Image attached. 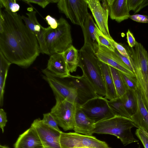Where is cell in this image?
Here are the masks:
<instances>
[{"label": "cell", "instance_id": "obj_10", "mask_svg": "<svg viewBox=\"0 0 148 148\" xmlns=\"http://www.w3.org/2000/svg\"><path fill=\"white\" fill-rule=\"evenodd\" d=\"M42 72L44 75L43 78L48 83L55 95L78 103L77 92L74 88L54 76L46 69L42 70Z\"/></svg>", "mask_w": 148, "mask_h": 148}, {"label": "cell", "instance_id": "obj_31", "mask_svg": "<svg viewBox=\"0 0 148 148\" xmlns=\"http://www.w3.org/2000/svg\"><path fill=\"white\" fill-rule=\"evenodd\" d=\"M3 7L13 13H16L20 8L16 0H0V9Z\"/></svg>", "mask_w": 148, "mask_h": 148}, {"label": "cell", "instance_id": "obj_7", "mask_svg": "<svg viewBox=\"0 0 148 148\" xmlns=\"http://www.w3.org/2000/svg\"><path fill=\"white\" fill-rule=\"evenodd\" d=\"M57 7L73 24L82 27L88 13L85 0H59Z\"/></svg>", "mask_w": 148, "mask_h": 148}, {"label": "cell", "instance_id": "obj_23", "mask_svg": "<svg viewBox=\"0 0 148 148\" xmlns=\"http://www.w3.org/2000/svg\"><path fill=\"white\" fill-rule=\"evenodd\" d=\"M11 64L0 51V106L3 105L5 83Z\"/></svg>", "mask_w": 148, "mask_h": 148}, {"label": "cell", "instance_id": "obj_9", "mask_svg": "<svg viewBox=\"0 0 148 148\" xmlns=\"http://www.w3.org/2000/svg\"><path fill=\"white\" fill-rule=\"evenodd\" d=\"M108 101L105 97L99 96L80 105V107L89 118L96 123L115 116Z\"/></svg>", "mask_w": 148, "mask_h": 148}, {"label": "cell", "instance_id": "obj_22", "mask_svg": "<svg viewBox=\"0 0 148 148\" xmlns=\"http://www.w3.org/2000/svg\"><path fill=\"white\" fill-rule=\"evenodd\" d=\"M95 23L89 13H88L82 27L84 38V43L90 44L94 52L97 48L98 44L95 36Z\"/></svg>", "mask_w": 148, "mask_h": 148}, {"label": "cell", "instance_id": "obj_14", "mask_svg": "<svg viewBox=\"0 0 148 148\" xmlns=\"http://www.w3.org/2000/svg\"><path fill=\"white\" fill-rule=\"evenodd\" d=\"M95 53L99 61L122 73L136 77L134 72L123 62L116 54L106 47L98 45Z\"/></svg>", "mask_w": 148, "mask_h": 148}, {"label": "cell", "instance_id": "obj_24", "mask_svg": "<svg viewBox=\"0 0 148 148\" xmlns=\"http://www.w3.org/2000/svg\"><path fill=\"white\" fill-rule=\"evenodd\" d=\"M62 53L70 72H76L79 63V50L72 45Z\"/></svg>", "mask_w": 148, "mask_h": 148}, {"label": "cell", "instance_id": "obj_33", "mask_svg": "<svg viewBox=\"0 0 148 148\" xmlns=\"http://www.w3.org/2000/svg\"><path fill=\"white\" fill-rule=\"evenodd\" d=\"M135 134L140 140L145 148H148V134L144 131L138 128L136 129Z\"/></svg>", "mask_w": 148, "mask_h": 148}, {"label": "cell", "instance_id": "obj_12", "mask_svg": "<svg viewBox=\"0 0 148 148\" xmlns=\"http://www.w3.org/2000/svg\"><path fill=\"white\" fill-rule=\"evenodd\" d=\"M31 125L36 128L43 148H61L60 141L61 131L45 125L40 118L34 120Z\"/></svg>", "mask_w": 148, "mask_h": 148}, {"label": "cell", "instance_id": "obj_5", "mask_svg": "<svg viewBox=\"0 0 148 148\" xmlns=\"http://www.w3.org/2000/svg\"><path fill=\"white\" fill-rule=\"evenodd\" d=\"M58 21L57 28L53 29L49 26L46 34V42L50 56L62 53L73 45L71 26L62 17Z\"/></svg>", "mask_w": 148, "mask_h": 148}, {"label": "cell", "instance_id": "obj_28", "mask_svg": "<svg viewBox=\"0 0 148 148\" xmlns=\"http://www.w3.org/2000/svg\"><path fill=\"white\" fill-rule=\"evenodd\" d=\"M95 36L98 45L104 46L114 52L115 47L111 39L105 36L100 31L96 24L95 28Z\"/></svg>", "mask_w": 148, "mask_h": 148}, {"label": "cell", "instance_id": "obj_32", "mask_svg": "<svg viewBox=\"0 0 148 148\" xmlns=\"http://www.w3.org/2000/svg\"><path fill=\"white\" fill-rule=\"evenodd\" d=\"M42 120L45 125L58 131H61L58 127L56 121L50 112L43 114V118Z\"/></svg>", "mask_w": 148, "mask_h": 148}, {"label": "cell", "instance_id": "obj_15", "mask_svg": "<svg viewBox=\"0 0 148 148\" xmlns=\"http://www.w3.org/2000/svg\"><path fill=\"white\" fill-rule=\"evenodd\" d=\"M68 84L76 90L78 103L82 105L89 100L99 96L93 88L83 75H71Z\"/></svg>", "mask_w": 148, "mask_h": 148}, {"label": "cell", "instance_id": "obj_16", "mask_svg": "<svg viewBox=\"0 0 148 148\" xmlns=\"http://www.w3.org/2000/svg\"><path fill=\"white\" fill-rule=\"evenodd\" d=\"M46 69L58 78H69L71 75L62 53L51 55Z\"/></svg>", "mask_w": 148, "mask_h": 148}, {"label": "cell", "instance_id": "obj_18", "mask_svg": "<svg viewBox=\"0 0 148 148\" xmlns=\"http://www.w3.org/2000/svg\"><path fill=\"white\" fill-rule=\"evenodd\" d=\"M110 18L118 23L128 19L130 15L127 0H107Z\"/></svg>", "mask_w": 148, "mask_h": 148}, {"label": "cell", "instance_id": "obj_4", "mask_svg": "<svg viewBox=\"0 0 148 148\" xmlns=\"http://www.w3.org/2000/svg\"><path fill=\"white\" fill-rule=\"evenodd\" d=\"M136 127L130 119L115 116L95 123L93 133L108 134L115 136L124 145L138 142L134 137L131 129Z\"/></svg>", "mask_w": 148, "mask_h": 148}, {"label": "cell", "instance_id": "obj_43", "mask_svg": "<svg viewBox=\"0 0 148 148\" xmlns=\"http://www.w3.org/2000/svg\"></svg>", "mask_w": 148, "mask_h": 148}, {"label": "cell", "instance_id": "obj_17", "mask_svg": "<svg viewBox=\"0 0 148 148\" xmlns=\"http://www.w3.org/2000/svg\"><path fill=\"white\" fill-rule=\"evenodd\" d=\"M95 122L89 118L84 112L78 104L76 112L74 127L75 132L91 136L93 133Z\"/></svg>", "mask_w": 148, "mask_h": 148}, {"label": "cell", "instance_id": "obj_11", "mask_svg": "<svg viewBox=\"0 0 148 148\" xmlns=\"http://www.w3.org/2000/svg\"><path fill=\"white\" fill-rule=\"evenodd\" d=\"M91 11L96 24L100 31L106 37L113 39L108 29V20L109 12L106 0H85Z\"/></svg>", "mask_w": 148, "mask_h": 148}, {"label": "cell", "instance_id": "obj_8", "mask_svg": "<svg viewBox=\"0 0 148 148\" xmlns=\"http://www.w3.org/2000/svg\"><path fill=\"white\" fill-rule=\"evenodd\" d=\"M61 148H75L86 147L90 148H111L104 141L90 136L76 132H62L60 138Z\"/></svg>", "mask_w": 148, "mask_h": 148}, {"label": "cell", "instance_id": "obj_1", "mask_svg": "<svg viewBox=\"0 0 148 148\" xmlns=\"http://www.w3.org/2000/svg\"><path fill=\"white\" fill-rule=\"evenodd\" d=\"M0 18L3 27L0 33V51L11 64L29 67L40 53L36 36L17 13L1 10Z\"/></svg>", "mask_w": 148, "mask_h": 148}, {"label": "cell", "instance_id": "obj_3", "mask_svg": "<svg viewBox=\"0 0 148 148\" xmlns=\"http://www.w3.org/2000/svg\"><path fill=\"white\" fill-rule=\"evenodd\" d=\"M125 47L142 99L148 112V53L142 44L136 41L134 48L127 46Z\"/></svg>", "mask_w": 148, "mask_h": 148}, {"label": "cell", "instance_id": "obj_36", "mask_svg": "<svg viewBox=\"0 0 148 148\" xmlns=\"http://www.w3.org/2000/svg\"><path fill=\"white\" fill-rule=\"evenodd\" d=\"M23 1L27 3L37 4L43 8H45L48 4L51 3V0H24Z\"/></svg>", "mask_w": 148, "mask_h": 148}, {"label": "cell", "instance_id": "obj_40", "mask_svg": "<svg viewBox=\"0 0 148 148\" xmlns=\"http://www.w3.org/2000/svg\"><path fill=\"white\" fill-rule=\"evenodd\" d=\"M114 52L120 58L123 62L133 71L132 66L129 58L120 54L116 48L115 49Z\"/></svg>", "mask_w": 148, "mask_h": 148}, {"label": "cell", "instance_id": "obj_13", "mask_svg": "<svg viewBox=\"0 0 148 148\" xmlns=\"http://www.w3.org/2000/svg\"><path fill=\"white\" fill-rule=\"evenodd\" d=\"M36 14V12L32 10L26 13L27 17L23 15L21 17L25 25L36 36L39 43L40 53L50 56L46 42V34L49 26L45 28L42 26L37 20Z\"/></svg>", "mask_w": 148, "mask_h": 148}, {"label": "cell", "instance_id": "obj_6", "mask_svg": "<svg viewBox=\"0 0 148 148\" xmlns=\"http://www.w3.org/2000/svg\"><path fill=\"white\" fill-rule=\"evenodd\" d=\"M55 96L56 103L51 109L50 113L58 125L64 131L73 130L75 114L79 103Z\"/></svg>", "mask_w": 148, "mask_h": 148}, {"label": "cell", "instance_id": "obj_21", "mask_svg": "<svg viewBox=\"0 0 148 148\" xmlns=\"http://www.w3.org/2000/svg\"><path fill=\"white\" fill-rule=\"evenodd\" d=\"M99 64L106 88L105 98L110 100L118 98L109 66L99 60Z\"/></svg>", "mask_w": 148, "mask_h": 148}, {"label": "cell", "instance_id": "obj_42", "mask_svg": "<svg viewBox=\"0 0 148 148\" xmlns=\"http://www.w3.org/2000/svg\"><path fill=\"white\" fill-rule=\"evenodd\" d=\"M75 148H90L88 147H77Z\"/></svg>", "mask_w": 148, "mask_h": 148}, {"label": "cell", "instance_id": "obj_29", "mask_svg": "<svg viewBox=\"0 0 148 148\" xmlns=\"http://www.w3.org/2000/svg\"><path fill=\"white\" fill-rule=\"evenodd\" d=\"M120 73L127 90L135 91L138 88L137 82L136 77L121 71Z\"/></svg>", "mask_w": 148, "mask_h": 148}, {"label": "cell", "instance_id": "obj_30", "mask_svg": "<svg viewBox=\"0 0 148 148\" xmlns=\"http://www.w3.org/2000/svg\"><path fill=\"white\" fill-rule=\"evenodd\" d=\"M127 2L130 11H133L134 14L148 5V0H127Z\"/></svg>", "mask_w": 148, "mask_h": 148}, {"label": "cell", "instance_id": "obj_41", "mask_svg": "<svg viewBox=\"0 0 148 148\" xmlns=\"http://www.w3.org/2000/svg\"><path fill=\"white\" fill-rule=\"evenodd\" d=\"M0 148H9L8 147L6 146H3L0 145Z\"/></svg>", "mask_w": 148, "mask_h": 148}, {"label": "cell", "instance_id": "obj_39", "mask_svg": "<svg viewBox=\"0 0 148 148\" xmlns=\"http://www.w3.org/2000/svg\"><path fill=\"white\" fill-rule=\"evenodd\" d=\"M127 39L129 46L131 48L134 47L136 45V41L133 34L129 29L126 33Z\"/></svg>", "mask_w": 148, "mask_h": 148}, {"label": "cell", "instance_id": "obj_35", "mask_svg": "<svg viewBox=\"0 0 148 148\" xmlns=\"http://www.w3.org/2000/svg\"><path fill=\"white\" fill-rule=\"evenodd\" d=\"M8 121L6 113L2 108L0 109V127L3 133L4 132V127Z\"/></svg>", "mask_w": 148, "mask_h": 148}, {"label": "cell", "instance_id": "obj_19", "mask_svg": "<svg viewBox=\"0 0 148 148\" xmlns=\"http://www.w3.org/2000/svg\"><path fill=\"white\" fill-rule=\"evenodd\" d=\"M14 148H43L35 127H30L20 135L14 144Z\"/></svg>", "mask_w": 148, "mask_h": 148}, {"label": "cell", "instance_id": "obj_2", "mask_svg": "<svg viewBox=\"0 0 148 148\" xmlns=\"http://www.w3.org/2000/svg\"><path fill=\"white\" fill-rule=\"evenodd\" d=\"M78 66L81 69L82 75L89 82L99 96H105L106 90L99 60L91 46L84 43L79 50Z\"/></svg>", "mask_w": 148, "mask_h": 148}, {"label": "cell", "instance_id": "obj_37", "mask_svg": "<svg viewBox=\"0 0 148 148\" xmlns=\"http://www.w3.org/2000/svg\"><path fill=\"white\" fill-rule=\"evenodd\" d=\"M112 42L115 48L120 54L128 58V55L125 47L114 40L112 41Z\"/></svg>", "mask_w": 148, "mask_h": 148}, {"label": "cell", "instance_id": "obj_27", "mask_svg": "<svg viewBox=\"0 0 148 148\" xmlns=\"http://www.w3.org/2000/svg\"><path fill=\"white\" fill-rule=\"evenodd\" d=\"M108 104L115 116H121L131 119V116L120 98L108 101Z\"/></svg>", "mask_w": 148, "mask_h": 148}, {"label": "cell", "instance_id": "obj_26", "mask_svg": "<svg viewBox=\"0 0 148 148\" xmlns=\"http://www.w3.org/2000/svg\"><path fill=\"white\" fill-rule=\"evenodd\" d=\"M118 98L121 97L127 90L121 75L120 71L109 66Z\"/></svg>", "mask_w": 148, "mask_h": 148}, {"label": "cell", "instance_id": "obj_34", "mask_svg": "<svg viewBox=\"0 0 148 148\" xmlns=\"http://www.w3.org/2000/svg\"><path fill=\"white\" fill-rule=\"evenodd\" d=\"M129 18L136 22L148 23V16L147 15L136 14L130 15Z\"/></svg>", "mask_w": 148, "mask_h": 148}, {"label": "cell", "instance_id": "obj_20", "mask_svg": "<svg viewBox=\"0 0 148 148\" xmlns=\"http://www.w3.org/2000/svg\"><path fill=\"white\" fill-rule=\"evenodd\" d=\"M137 107L136 112L131 117L136 127L142 130L148 134V112L143 101L138 87L135 91Z\"/></svg>", "mask_w": 148, "mask_h": 148}, {"label": "cell", "instance_id": "obj_38", "mask_svg": "<svg viewBox=\"0 0 148 148\" xmlns=\"http://www.w3.org/2000/svg\"><path fill=\"white\" fill-rule=\"evenodd\" d=\"M45 19L49 26L52 29H55L58 27V21L55 18L50 15H48L45 17Z\"/></svg>", "mask_w": 148, "mask_h": 148}, {"label": "cell", "instance_id": "obj_25", "mask_svg": "<svg viewBox=\"0 0 148 148\" xmlns=\"http://www.w3.org/2000/svg\"><path fill=\"white\" fill-rule=\"evenodd\" d=\"M120 98L131 116L135 114L137 107L135 91L127 90L125 93Z\"/></svg>", "mask_w": 148, "mask_h": 148}]
</instances>
